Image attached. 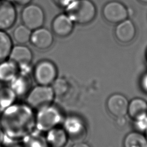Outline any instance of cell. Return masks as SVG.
<instances>
[{
    "label": "cell",
    "mask_w": 147,
    "mask_h": 147,
    "mask_svg": "<svg viewBox=\"0 0 147 147\" xmlns=\"http://www.w3.org/2000/svg\"><path fill=\"white\" fill-rule=\"evenodd\" d=\"M139 1H140L141 2H144V3H147V0H139Z\"/></svg>",
    "instance_id": "24"
},
{
    "label": "cell",
    "mask_w": 147,
    "mask_h": 147,
    "mask_svg": "<svg viewBox=\"0 0 147 147\" xmlns=\"http://www.w3.org/2000/svg\"><path fill=\"white\" fill-rule=\"evenodd\" d=\"M123 145V147H147V139L140 132L133 131L126 136Z\"/></svg>",
    "instance_id": "13"
},
{
    "label": "cell",
    "mask_w": 147,
    "mask_h": 147,
    "mask_svg": "<svg viewBox=\"0 0 147 147\" xmlns=\"http://www.w3.org/2000/svg\"><path fill=\"white\" fill-rule=\"evenodd\" d=\"M20 5H26L30 2L32 0H11Z\"/></svg>",
    "instance_id": "21"
},
{
    "label": "cell",
    "mask_w": 147,
    "mask_h": 147,
    "mask_svg": "<svg viewBox=\"0 0 147 147\" xmlns=\"http://www.w3.org/2000/svg\"><path fill=\"white\" fill-rule=\"evenodd\" d=\"M21 20L25 26L30 30H34L42 26L44 22V13L40 6L29 4L23 9Z\"/></svg>",
    "instance_id": "3"
},
{
    "label": "cell",
    "mask_w": 147,
    "mask_h": 147,
    "mask_svg": "<svg viewBox=\"0 0 147 147\" xmlns=\"http://www.w3.org/2000/svg\"><path fill=\"white\" fill-rule=\"evenodd\" d=\"M72 147H90L88 145L83 143V142H78L72 146Z\"/></svg>",
    "instance_id": "22"
},
{
    "label": "cell",
    "mask_w": 147,
    "mask_h": 147,
    "mask_svg": "<svg viewBox=\"0 0 147 147\" xmlns=\"http://www.w3.org/2000/svg\"><path fill=\"white\" fill-rule=\"evenodd\" d=\"M65 12L74 22L85 25L94 20L96 10L90 0H72L65 7Z\"/></svg>",
    "instance_id": "1"
},
{
    "label": "cell",
    "mask_w": 147,
    "mask_h": 147,
    "mask_svg": "<svg viewBox=\"0 0 147 147\" xmlns=\"http://www.w3.org/2000/svg\"><path fill=\"white\" fill-rule=\"evenodd\" d=\"M115 35L121 42L127 43L131 41L136 35V28L133 23L128 20L118 23L115 29Z\"/></svg>",
    "instance_id": "10"
},
{
    "label": "cell",
    "mask_w": 147,
    "mask_h": 147,
    "mask_svg": "<svg viewBox=\"0 0 147 147\" xmlns=\"http://www.w3.org/2000/svg\"><path fill=\"white\" fill-rule=\"evenodd\" d=\"M12 41L5 30H0V63L9 57L12 49Z\"/></svg>",
    "instance_id": "14"
},
{
    "label": "cell",
    "mask_w": 147,
    "mask_h": 147,
    "mask_svg": "<svg viewBox=\"0 0 147 147\" xmlns=\"http://www.w3.org/2000/svg\"><path fill=\"white\" fill-rule=\"evenodd\" d=\"M31 30L24 25L18 26L13 32V38L16 42L24 44L30 40Z\"/></svg>",
    "instance_id": "16"
},
{
    "label": "cell",
    "mask_w": 147,
    "mask_h": 147,
    "mask_svg": "<svg viewBox=\"0 0 147 147\" xmlns=\"http://www.w3.org/2000/svg\"><path fill=\"white\" fill-rule=\"evenodd\" d=\"M134 125L136 129L140 131H145L147 129V117L144 118L134 121Z\"/></svg>",
    "instance_id": "19"
},
{
    "label": "cell",
    "mask_w": 147,
    "mask_h": 147,
    "mask_svg": "<svg viewBox=\"0 0 147 147\" xmlns=\"http://www.w3.org/2000/svg\"><path fill=\"white\" fill-rule=\"evenodd\" d=\"M129 102L127 98L120 94L111 95L107 99V107L111 114L119 118L127 114Z\"/></svg>",
    "instance_id": "7"
},
{
    "label": "cell",
    "mask_w": 147,
    "mask_h": 147,
    "mask_svg": "<svg viewBox=\"0 0 147 147\" xmlns=\"http://www.w3.org/2000/svg\"><path fill=\"white\" fill-rule=\"evenodd\" d=\"M57 75L55 65L51 61L44 60L38 63L34 71V79L39 85L48 86L53 83Z\"/></svg>",
    "instance_id": "4"
},
{
    "label": "cell",
    "mask_w": 147,
    "mask_h": 147,
    "mask_svg": "<svg viewBox=\"0 0 147 147\" xmlns=\"http://www.w3.org/2000/svg\"><path fill=\"white\" fill-rule=\"evenodd\" d=\"M9 58L13 64L25 66L29 64L32 59L31 51L26 46L19 45L12 48Z\"/></svg>",
    "instance_id": "11"
},
{
    "label": "cell",
    "mask_w": 147,
    "mask_h": 147,
    "mask_svg": "<svg viewBox=\"0 0 147 147\" xmlns=\"http://www.w3.org/2000/svg\"><path fill=\"white\" fill-rule=\"evenodd\" d=\"M102 14L107 21L114 24H118L126 20L128 16L126 7L117 1L107 3L103 8Z\"/></svg>",
    "instance_id": "5"
},
{
    "label": "cell",
    "mask_w": 147,
    "mask_h": 147,
    "mask_svg": "<svg viewBox=\"0 0 147 147\" xmlns=\"http://www.w3.org/2000/svg\"><path fill=\"white\" fill-rule=\"evenodd\" d=\"M66 133L59 128L54 129L49 132L48 140L52 147H63L66 142Z\"/></svg>",
    "instance_id": "15"
},
{
    "label": "cell",
    "mask_w": 147,
    "mask_h": 147,
    "mask_svg": "<svg viewBox=\"0 0 147 147\" xmlns=\"http://www.w3.org/2000/svg\"><path fill=\"white\" fill-rule=\"evenodd\" d=\"M54 96L53 89L48 86L39 85L34 87L27 97L29 105L38 110L46 109L52 102Z\"/></svg>",
    "instance_id": "2"
},
{
    "label": "cell",
    "mask_w": 147,
    "mask_h": 147,
    "mask_svg": "<svg viewBox=\"0 0 147 147\" xmlns=\"http://www.w3.org/2000/svg\"><path fill=\"white\" fill-rule=\"evenodd\" d=\"M11 99V94L10 91L6 88L0 89V107L7 106Z\"/></svg>",
    "instance_id": "18"
},
{
    "label": "cell",
    "mask_w": 147,
    "mask_h": 147,
    "mask_svg": "<svg viewBox=\"0 0 147 147\" xmlns=\"http://www.w3.org/2000/svg\"><path fill=\"white\" fill-rule=\"evenodd\" d=\"M3 138V133H2V130L0 129V143L2 142Z\"/></svg>",
    "instance_id": "23"
},
{
    "label": "cell",
    "mask_w": 147,
    "mask_h": 147,
    "mask_svg": "<svg viewBox=\"0 0 147 147\" xmlns=\"http://www.w3.org/2000/svg\"><path fill=\"white\" fill-rule=\"evenodd\" d=\"M30 41L32 45L39 49L49 48L53 41V37L48 29L40 27L32 32Z\"/></svg>",
    "instance_id": "8"
},
{
    "label": "cell",
    "mask_w": 147,
    "mask_h": 147,
    "mask_svg": "<svg viewBox=\"0 0 147 147\" xmlns=\"http://www.w3.org/2000/svg\"><path fill=\"white\" fill-rule=\"evenodd\" d=\"M12 62L5 61L0 63V81L6 82L13 78L14 75V65Z\"/></svg>",
    "instance_id": "17"
},
{
    "label": "cell",
    "mask_w": 147,
    "mask_h": 147,
    "mask_svg": "<svg viewBox=\"0 0 147 147\" xmlns=\"http://www.w3.org/2000/svg\"><path fill=\"white\" fill-rule=\"evenodd\" d=\"M16 18V10L11 1L0 0V30H6L10 28Z\"/></svg>",
    "instance_id": "6"
},
{
    "label": "cell",
    "mask_w": 147,
    "mask_h": 147,
    "mask_svg": "<svg viewBox=\"0 0 147 147\" xmlns=\"http://www.w3.org/2000/svg\"><path fill=\"white\" fill-rule=\"evenodd\" d=\"M145 137H146V139H147V129H146V130L145 131Z\"/></svg>",
    "instance_id": "25"
},
{
    "label": "cell",
    "mask_w": 147,
    "mask_h": 147,
    "mask_svg": "<svg viewBox=\"0 0 147 147\" xmlns=\"http://www.w3.org/2000/svg\"><path fill=\"white\" fill-rule=\"evenodd\" d=\"M127 114L134 121L147 117V102L143 99L136 98L129 102Z\"/></svg>",
    "instance_id": "12"
},
{
    "label": "cell",
    "mask_w": 147,
    "mask_h": 147,
    "mask_svg": "<svg viewBox=\"0 0 147 147\" xmlns=\"http://www.w3.org/2000/svg\"><path fill=\"white\" fill-rule=\"evenodd\" d=\"M146 57H147V51H146Z\"/></svg>",
    "instance_id": "26"
},
{
    "label": "cell",
    "mask_w": 147,
    "mask_h": 147,
    "mask_svg": "<svg viewBox=\"0 0 147 147\" xmlns=\"http://www.w3.org/2000/svg\"><path fill=\"white\" fill-rule=\"evenodd\" d=\"M53 32L59 37H67L71 33L74 28V22L66 14L57 16L52 23Z\"/></svg>",
    "instance_id": "9"
},
{
    "label": "cell",
    "mask_w": 147,
    "mask_h": 147,
    "mask_svg": "<svg viewBox=\"0 0 147 147\" xmlns=\"http://www.w3.org/2000/svg\"><path fill=\"white\" fill-rule=\"evenodd\" d=\"M53 1L58 6L65 7L72 0H53Z\"/></svg>",
    "instance_id": "20"
}]
</instances>
